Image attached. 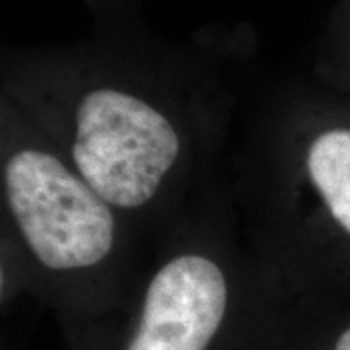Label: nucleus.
I'll return each instance as SVG.
<instances>
[{
	"instance_id": "2",
	"label": "nucleus",
	"mask_w": 350,
	"mask_h": 350,
	"mask_svg": "<svg viewBox=\"0 0 350 350\" xmlns=\"http://www.w3.org/2000/svg\"><path fill=\"white\" fill-rule=\"evenodd\" d=\"M2 300L29 294L78 340L123 310L154 250L0 98Z\"/></svg>"
},
{
	"instance_id": "6",
	"label": "nucleus",
	"mask_w": 350,
	"mask_h": 350,
	"mask_svg": "<svg viewBox=\"0 0 350 350\" xmlns=\"http://www.w3.org/2000/svg\"><path fill=\"white\" fill-rule=\"evenodd\" d=\"M319 86L350 100V0H340L317 63Z\"/></svg>"
},
{
	"instance_id": "1",
	"label": "nucleus",
	"mask_w": 350,
	"mask_h": 350,
	"mask_svg": "<svg viewBox=\"0 0 350 350\" xmlns=\"http://www.w3.org/2000/svg\"><path fill=\"white\" fill-rule=\"evenodd\" d=\"M16 105L154 251L213 191L236 96L199 59L98 43L6 66Z\"/></svg>"
},
{
	"instance_id": "4",
	"label": "nucleus",
	"mask_w": 350,
	"mask_h": 350,
	"mask_svg": "<svg viewBox=\"0 0 350 350\" xmlns=\"http://www.w3.org/2000/svg\"><path fill=\"white\" fill-rule=\"evenodd\" d=\"M288 292L222 179L154 251L121 312L78 350H275Z\"/></svg>"
},
{
	"instance_id": "5",
	"label": "nucleus",
	"mask_w": 350,
	"mask_h": 350,
	"mask_svg": "<svg viewBox=\"0 0 350 350\" xmlns=\"http://www.w3.org/2000/svg\"><path fill=\"white\" fill-rule=\"evenodd\" d=\"M275 350H350V292L290 296Z\"/></svg>"
},
{
	"instance_id": "3",
	"label": "nucleus",
	"mask_w": 350,
	"mask_h": 350,
	"mask_svg": "<svg viewBox=\"0 0 350 350\" xmlns=\"http://www.w3.org/2000/svg\"><path fill=\"white\" fill-rule=\"evenodd\" d=\"M226 185L290 296L350 292V100L321 86L280 94L245 129Z\"/></svg>"
}]
</instances>
